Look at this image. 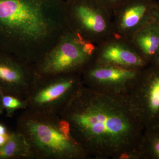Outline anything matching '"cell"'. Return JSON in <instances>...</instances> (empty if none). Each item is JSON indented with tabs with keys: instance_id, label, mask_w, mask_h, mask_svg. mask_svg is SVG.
Wrapping results in <instances>:
<instances>
[{
	"instance_id": "cell-1",
	"label": "cell",
	"mask_w": 159,
	"mask_h": 159,
	"mask_svg": "<svg viewBox=\"0 0 159 159\" xmlns=\"http://www.w3.org/2000/svg\"><path fill=\"white\" fill-rule=\"evenodd\" d=\"M69 106V123L80 143L99 157L139 150L145 127L127 91H78Z\"/></svg>"
},
{
	"instance_id": "cell-2",
	"label": "cell",
	"mask_w": 159,
	"mask_h": 159,
	"mask_svg": "<svg viewBox=\"0 0 159 159\" xmlns=\"http://www.w3.org/2000/svg\"><path fill=\"white\" fill-rule=\"evenodd\" d=\"M51 0H0V22L24 41L42 40L54 26Z\"/></svg>"
},
{
	"instance_id": "cell-3",
	"label": "cell",
	"mask_w": 159,
	"mask_h": 159,
	"mask_svg": "<svg viewBox=\"0 0 159 159\" xmlns=\"http://www.w3.org/2000/svg\"><path fill=\"white\" fill-rule=\"evenodd\" d=\"M29 133L35 145L41 150L59 157L75 156L79 145L72 137L66 136L60 129L47 122L34 121L29 123Z\"/></svg>"
},
{
	"instance_id": "cell-4",
	"label": "cell",
	"mask_w": 159,
	"mask_h": 159,
	"mask_svg": "<svg viewBox=\"0 0 159 159\" xmlns=\"http://www.w3.org/2000/svg\"><path fill=\"white\" fill-rule=\"evenodd\" d=\"M145 128L159 125V74L130 93Z\"/></svg>"
},
{
	"instance_id": "cell-5",
	"label": "cell",
	"mask_w": 159,
	"mask_h": 159,
	"mask_svg": "<svg viewBox=\"0 0 159 159\" xmlns=\"http://www.w3.org/2000/svg\"><path fill=\"white\" fill-rule=\"evenodd\" d=\"M85 54L83 48L77 44L65 42L51 54L47 61L46 68L53 73L66 70L84 61Z\"/></svg>"
},
{
	"instance_id": "cell-6",
	"label": "cell",
	"mask_w": 159,
	"mask_h": 159,
	"mask_svg": "<svg viewBox=\"0 0 159 159\" xmlns=\"http://www.w3.org/2000/svg\"><path fill=\"white\" fill-rule=\"evenodd\" d=\"M91 76L100 84L103 89L111 90L127 91L123 89L122 85L133 79L136 76L134 71L118 67H107L93 70Z\"/></svg>"
},
{
	"instance_id": "cell-7",
	"label": "cell",
	"mask_w": 159,
	"mask_h": 159,
	"mask_svg": "<svg viewBox=\"0 0 159 159\" xmlns=\"http://www.w3.org/2000/svg\"><path fill=\"white\" fill-rule=\"evenodd\" d=\"M102 57L106 61L120 65L134 66L143 64V61L136 54L117 45L108 47L103 52Z\"/></svg>"
},
{
	"instance_id": "cell-8",
	"label": "cell",
	"mask_w": 159,
	"mask_h": 159,
	"mask_svg": "<svg viewBox=\"0 0 159 159\" xmlns=\"http://www.w3.org/2000/svg\"><path fill=\"white\" fill-rule=\"evenodd\" d=\"M145 129L139 145L141 156L159 159V125Z\"/></svg>"
},
{
	"instance_id": "cell-9",
	"label": "cell",
	"mask_w": 159,
	"mask_h": 159,
	"mask_svg": "<svg viewBox=\"0 0 159 159\" xmlns=\"http://www.w3.org/2000/svg\"><path fill=\"white\" fill-rule=\"evenodd\" d=\"M73 84V80H68L50 86L38 94L35 101L40 104H43L56 100L70 90Z\"/></svg>"
},
{
	"instance_id": "cell-10",
	"label": "cell",
	"mask_w": 159,
	"mask_h": 159,
	"mask_svg": "<svg viewBox=\"0 0 159 159\" xmlns=\"http://www.w3.org/2000/svg\"><path fill=\"white\" fill-rule=\"evenodd\" d=\"M77 12L81 22L88 29L96 32H102L105 29L106 24L103 18L92 9L80 6Z\"/></svg>"
},
{
	"instance_id": "cell-11",
	"label": "cell",
	"mask_w": 159,
	"mask_h": 159,
	"mask_svg": "<svg viewBox=\"0 0 159 159\" xmlns=\"http://www.w3.org/2000/svg\"><path fill=\"white\" fill-rule=\"evenodd\" d=\"M28 145L25 139L15 135L11 136L6 144L0 147V158H6L14 156L21 151L27 150Z\"/></svg>"
},
{
	"instance_id": "cell-12",
	"label": "cell",
	"mask_w": 159,
	"mask_h": 159,
	"mask_svg": "<svg viewBox=\"0 0 159 159\" xmlns=\"http://www.w3.org/2000/svg\"><path fill=\"white\" fill-rule=\"evenodd\" d=\"M138 42L145 54L153 55L159 49V34L155 31H148L139 36Z\"/></svg>"
},
{
	"instance_id": "cell-13",
	"label": "cell",
	"mask_w": 159,
	"mask_h": 159,
	"mask_svg": "<svg viewBox=\"0 0 159 159\" xmlns=\"http://www.w3.org/2000/svg\"><path fill=\"white\" fill-rule=\"evenodd\" d=\"M146 11L145 6H138L127 9L122 19V25L124 28L133 27L139 23Z\"/></svg>"
},
{
	"instance_id": "cell-14",
	"label": "cell",
	"mask_w": 159,
	"mask_h": 159,
	"mask_svg": "<svg viewBox=\"0 0 159 159\" xmlns=\"http://www.w3.org/2000/svg\"><path fill=\"white\" fill-rule=\"evenodd\" d=\"M20 75L17 71L8 67L0 66V78L9 82H17Z\"/></svg>"
},
{
	"instance_id": "cell-15",
	"label": "cell",
	"mask_w": 159,
	"mask_h": 159,
	"mask_svg": "<svg viewBox=\"0 0 159 159\" xmlns=\"http://www.w3.org/2000/svg\"><path fill=\"white\" fill-rule=\"evenodd\" d=\"M2 103L3 106L8 108H16L21 105V103L18 99L9 96L3 97Z\"/></svg>"
},
{
	"instance_id": "cell-16",
	"label": "cell",
	"mask_w": 159,
	"mask_h": 159,
	"mask_svg": "<svg viewBox=\"0 0 159 159\" xmlns=\"http://www.w3.org/2000/svg\"><path fill=\"white\" fill-rule=\"evenodd\" d=\"M11 136L6 133L4 134H0V147L7 143L10 139Z\"/></svg>"
},
{
	"instance_id": "cell-17",
	"label": "cell",
	"mask_w": 159,
	"mask_h": 159,
	"mask_svg": "<svg viewBox=\"0 0 159 159\" xmlns=\"http://www.w3.org/2000/svg\"><path fill=\"white\" fill-rule=\"evenodd\" d=\"M94 49V47L92 44L90 43H88L85 44L84 47L83 48V50L84 52L86 54H92V51Z\"/></svg>"
},
{
	"instance_id": "cell-18",
	"label": "cell",
	"mask_w": 159,
	"mask_h": 159,
	"mask_svg": "<svg viewBox=\"0 0 159 159\" xmlns=\"http://www.w3.org/2000/svg\"><path fill=\"white\" fill-rule=\"evenodd\" d=\"M6 129L3 125L0 124V134H6Z\"/></svg>"
},
{
	"instance_id": "cell-19",
	"label": "cell",
	"mask_w": 159,
	"mask_h": 159,
	"mask_svg": "<svg viewBox=\"0 0 159 159\" xmlns=\"http://www.w3.org/2000/svg\"><path fill=\"white\" fill-rule=\"evenodd\" d=\"M158 62H159V58H158Z\"/></svg>"
}]
</instances>
